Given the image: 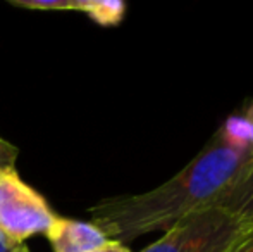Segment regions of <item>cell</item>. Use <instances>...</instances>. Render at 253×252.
<instances>
[{
  "label": "cell",
  "mask_w": 253,
  "mask_h": 252,
  "mask_svg": "<svg viewBox=\"0 0 253 252\" xmlns=\"http://www.w3.org/2000/svg\"><path fill=\"white\" fill-rule=\"evenodd\" d=\"M252 162L253 149H233L213 137L190 164L162 185L97 202L90 207L91 223L121 244L167 232L188 216L217 207Z\"/></svg>",
  "instance_id": "6da1fadb"
},
{
  "label": "cell",
  "mask_w": 253,
  "mask_h": 252,
  "mask_svg": "<svg viewBox=\"0 0 253 252\" xmlns=\"http://www.w3.org/2000/svg\"><path fill=\"white\" fill-rule=\"evenodd\" d=\"M253 232L220 207L188 216L141 252H231Z\"/></svg>",
  "instance_id": "7a4b0ae2"
},
{
  "label": "cell",
  "mask_w": 253,
  "mask_h": 252,
  "mask_svg": "<svg viewBox=\"0 0 253 252\" xmlns=\"http://www.w3.org/2000/svg\"><path fill=\"white\" fill-rule=\"evenodd\" d=\"M57 214L48 201L28 185L14 168L0 169V232L23 244L37 235H47Z\"/></svg>",
  "instance_id": "3957f363"
},
{
  "label": "cell",
  "mask_w": 253,
  "mask_h": 252,
  "mask_svg": "<svg viewBox=\"0 0 253 252\" xmlns=\"http://www.w3.org/2000/svg\"><path fill=\"white\" fill-rule=\"evenodd\" d=\"M53 252H91L109 242L98 226L88 221L57 216L47 235Z\"/></svg>",
  "instance_id": "277c9868"
},
{
  "label": "cell",
  "mask_w": 253,
  "mask_h": 252,
  "mask_svg": "<svg viewBox=\"0 0 253 252\" xmlns=\"http://www.w3.org/2000/svg\"><path fill=\"white\" fill-rule=\"evenodd\" d=\"M217 207L224 209L241 223L253 228V162L234 183L233 189L220 199Z\"/></svg>",
  "instance_id": "5b68a950"
},
{
  "label": "cell",
  "mask_w": 253,
  "mask_h": 252,
  "mask_svg": "<svg viewBox=\"0 0 253 252\" xmlns=\"http://www.w3.org/2000/svg\"><path fill=\"white\" fill-rule=\"evenodd\" d=\"M74 10L86 14L100 26L112 28L123 23L127 5L121 0H76Z\"/></svg>",
  "instance_id": "8992f818"
},
{
  "label": "cell",
  "mask_w": 253,
  "mask_h": 252,
  "mask_svg": "<svg viewBox=\"0 0 253 252\" xmlns=\"http://www.w3.org/2000/svg\"><path fill=\"white\" fill-rule=\"evenodd\" d=\"M213 137L233 149H253L250 126L243 116H233L226 119Z\"/></svg>",
  "instance_id": "52a82bcc"
},
{
  "label": "cell",
  "mask_w": 253,
  "mask_h": 252,
  "mask_svg": "<svg viewBox=\"0 0 253 252\" xmlns=\"http://www.w3.org/2000/svg\"><path fill=\"white\" fill-rule=\"evenodd\" d=\"M12 5L33 10H74L76 0H10Z\"/></svg>",
  "instance_id": "ba28073f"
},
{
  "label": "cell",
  "mask_w": 253,
  "mask_h": 252,
  "mask_svg": "<svg viewBox=\"0 0 253 252\" xmlns=\"http://www.w3.org/2000/svg\"><path fill=\"white\" fill-rule=\"evenodd\" d=\"M17 159V149L0 137V168H14Z\"/></svg>",
  "instance_id": "9c48e42d"
},
{
  "label": "cell",
  "mask_w": 253,
  "mask_h": 252,
  "mask_svg": "<svg viewBox=\"0 0 253 252\" xmlns=\"http://www.w3.org/2000/svg\"><path fill=\"white\" fill-rule=\"evenodd\" d=\"M24 249H26L24 244L14 242L0 232V252H24Z\"/></svg>",
  "instance_id": "30bf717a"
},
{
  "label": "cell",
  "mask_w": 253,
  "mask_h": 252,
  "mask_svg": "<svg viewBox=\"0 0 253 252\" xmlns=\"http://www.w3.org/2000/svg\"><path fill=\"white\" fill-rule=\"evenodd\" d=\"M91 252H131V251L127 249L124 244L116 242V240H109L105 246L98 247V249H95V251H91Z\"/></svg>",
  "instance_id": "8fae6325"
},
{
  "label": "cell",
  "mask_w": 253,
  "mask_h": 252,
  "mask_svg": "<svg viewBox=\"0 0 253 252\" xmlns=\"http://www.w3.org/2000/svg\"><path fill=\"white\" fill-rule=\"evenodd\" d=\"M231 252H253V232L248 237H245Z\"/></svg>",
  "instance_id": "7c38bea8"
},
{
  "label": "cell",
  "mask_w": 253,
  "mask_h": 252,
  "mask_svg": "<svg viewBox=\"0 0 253 252\" xmlns=\"http://www.w3.org/2000/svg\"><path fill=\"white\" fill-rule=\"evenodd\" d=\"M245 119H247L248 126H250V131H252V145H253V102L250 105H248V109L245 111Z\"/></svg>",
  "instance_id": "4fadbf2b"
},
{
  "label": "cell",
  "mask_w": 253,
  "mask_h": 252,
  "mask_svg": "<svg viewBox=\"0 0 253 252\" xmlns=\"http://www.w3.org/2000/svg\"><path fill=\"white\" fill-rule=\"evenodd\" d=\"M24 252H30V251H28V249H24Z\"/></svg>",
  "instance_id": "5bb4252c"
},
{
  "label": "cell",
  "mask_w": 253,
  "mask_h": 252,
  "mask_svg": "<svg viewBox=\"0 0 253 252\" xmlns=\"http://www.w3.org/2000/svg\"><path fill=\"white\" fill-rule=\"evenodd\" d=\"M0 169H2V168H0Z\"/></svg>",
  "instance_id": "9a60e30c"
}]
</instances>
